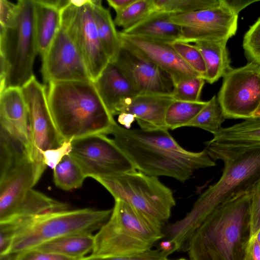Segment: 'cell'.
I'll list each match as a JSON object with an SVG mask.
<instances>
[{"instance_id": "cell-1", "label": "cell", "mask_w": 260, "mask_h": 260, "mask_svg": "<svg viewBox=\"0 0 260 260\" xmlns=\"http://www.w3.org/2000/svg\"><path fill=\"white\" fill-rule=\"evenodd\" d=\"M109 135L135 169L149 176L183 182L196 170L216 165L205 149L198 152L185 150L168 129H127L116 122Z\"/></svg>"}, {"instance_id": "cell-2", "label": "cell", "mask_w": 260, "mask_h": 260, "mask_svg": "<svg viewBox=\"0 0 260 260\" xmlns=\"http://www.w3.org/2000/svg\"><path fill=\"white\" fill-rule=\"evenodd\" d=\"M214 160L224 162L219 180L205 191L186 216L175 223L178 233L190 238L196 230L218 206L239 196L251 192L260 180V146L225 148L205 144Z\"/></svg>"}, {"instance_id": "cell-3", "label": "cell", "mask_w": 260, "mask_h": 260, "mask_svg": "<svg viewBox=\"0 0 260 260\" xmlns=\"http://www.w3.org/2000/svg\"><path fill=\"white\" fill-rule=\"evenodd\" d=\"M47 98L53 121L64 141L107 136L116 123L92 81L51 82Z\"/></svg>"}, {"instance_id": "cell-4", "label": "cell", "mask_w": 260, "mask_h": 260, "mask_svg": "<svg viewBox=\"0 0 260 260\" xmlns=\"http://www.w3.org/2000/svg\"><path fill=\"white\" fill-rule=\"evenodd\" d=\"M251 196L226 202L207 216L189 242L190 260H243L250 239Z\"/></svg>"}, {"instance_id": "cell-5", "label": "cell", "mask_w": 260, "mask_h": 260, "mask_svg": "<svg viewBox=\"0 0 260 260\" xmlns=\"http://www.w3.org/2000/svg\"><path fill=\"white\" fill-rule=\"evenodd\" d=\"M164 226L120 200H115L112 213L94 235L92 255L131 257L151 249L165 236Z\"/></svg>"}, {"instance_id": "cell-6", "label": "cell", "mask_w": 260, "mask_h": 260, "mask_svg": "<svg viewBox=\"0 0 260 260\" xmlns=\"http://www.w3.org/2000/svg\"><path fill=\"white\" fill-rule=\"evenodd\" d=\"M112 212V209H68L13 221L15 224V231L8 255L32 249L56 238L92 234L106 222Z\"/></svg>"}, {"instance_id": "cell-7", "label": "cell", "mask_w": 260, "mask_h": 260, "mask_svg": "<svg viewBox=\"0 0 260 260\" xmlns=\"http://www.w3.org/2000/svg\"><path fill=\"white\" fill-rule=\"evenodd\" d=\"M17 6L15 21L0 31V60L6 67V88L22 87L34 76L33 63L38 53L34 2L20 0Z\"/></svg>"}, {"instance_id": "cell-8", "label": "cell", "mask_w": 260, "mask_h": 260, "mask_svg": "<svg viewBox=\"0 0 260 260\" xmlns=\"http://www.w3.org/2000/svg\"><path fill=\"white\" fill-rule=\"evenodd\" d=\"M95 180L114 197L165 226L176 202L172 191L157 177L137 170Z\"/></svg>"}, {"instance_id": "cell-9", "label": "cell", "mask_w": 260, "mask_h": 260, "mask_svg": "<svg viewBox=\"0 0 260 260\" xmlns=\"http://www.w3.org/2000/svg\"><path fill=\"white\" fill-rule=\"evenodd\" d=\"M21 88L28 113L31 159L35 166L38 182L47 167L44 162L43 152L58 147L64 141L53 121L45 86L33 76Z\"/></svg>"}, {"instance_id": "cell-10", "label": "cell", "mask_w": 260, "mask_h": 260, "mask_svg": "<svg viewBox=\"0 0 260 260\" xmlns=\"http://www.w3.org/2000/svg\"><path fill=\"white\" fill-rule=\"evenodd\" d=\"M70 155L86 178L94 179L137 170L129 159L106 135L96 134L74 139Z\"/></svg>"}, {"instance_id": "cell-11", "label": "cell", "mask_w": 260, "mask_h": 260, "mask_svg": "<svg viewBox=\"0 0 260 260\" xmlns=\"http://www.w3.org/2000/svg\"><path fill=\"white\" fill-rule=\"evenodd\" d=\"M217 98L225 119L252 117L260 105V65L249 62L232 68L223 77Z\"/></svg>"}, {"instance_id": "cell-12", "label": "cell", "mask_w": 260, "mask_h": 260, "mask_svg": "<svg viewBox=\"0 0 260 260\" xmlns=\"http://www.w3.org/2000/svg\"><path fill=\"white\" fill-rule=\"evenodd\" d=\"M92 1L81 7L69 4L61 12V24L82 54L93 82L110 62L101 44L92 15Z\"/></svg>"}, {"instance_id": "cell-13", "label": "cell", "mask_w": 260, "mask_h": 260, "mask_svg": "<svg viewBox=\"0 0 260 260\" xmlns=\"http://www.w3.org/2000/svg\"><path fill=\"white\" fill-rule=\"evenodd\" d=\"M238 15L222 0L219 6L185 14H173L170 21L183 29L181 42L229 40L237 30Z\"/></svg>"}, {"instance_id": "cell-14", "label": "cell", "mask_w": 260, "mask_h": 260, "mask_svg": "<svg viewBox=\"0 0 260 260\" xmlns=\"http://www.w3.org/2000/svg\"><path fill=\"white\" fill-rule=\"evenodd\" d=\"M42 73L49 83L92 81L85 60L66 27L61 26L42 58Z\"/></svg>"}, {"instance_id": "cell-15", "label": "cell", "mask_w": 260, "mask_h": 260, "mask_svg": "<svg viewBox=\"0 0 260 260\" xmlns=\"http://www.w3.org/2000/svg\"><path fill=\"white\" fill-rule=\"evenodd\" d=\"M113 62L131 81L139 94L171 95L174 84L170 76L157 66L122 45Z\"/></svg>"}, {"instance_id": "cell-16", "label": "cell", "mask_w": 260, "mask_h": 260, "mask_svg": "<svg viewBox=\"0 0 260 260\" xmlns=\"http://www.w3.org/2000/svg\"><path fill=\"white\" fill-rule=\"evenodd\" d=\"M123 46L159 67L171 78L174 85L190 78L201 77L169 45L118 32Z\"/></svg>"}, {"instance_id": "cell-17", "label": "cell", "mask_w": 260, "mask_h": 260, "mask_svg": "<svg viewBox=\"0 0 260 260\" xmlns=\"http://www.w3.org/2000/svg\"><path fill=\"white\" fill-rule=\"evenodd\" d=\"M37 183L35 166L30 158L0 178V222L11 219L28 190Z\"/></svg>"}, {"instance_id": "cell-18", "label": "cell", "mask_w": 260, "mask_h": 260, "mask_svg": "<svg viewBox=\"0 0 260 260\" xmlns=\"http://www.w3.org/2000/svg\"><path fill=\"white\" fill-rule=\"evenodd\" d=\"M1 128L20 142L31 158L28 113L21 87H8L1 92Z\"/></svg>"}, {"instance_id": "cell-19", "label": "cell", "mask_w": 260, "mask_h": 260, "mask_svg": "<svg viewBox=\"0 0 260 260\" xmlns=\"http://www.w3.org/2000/svg\"><path fill=\"white\" fill-rule=\"evenodd\" d=\"M93 82L113 116L119 115L120 109L127 101L139 94L131 81L114 62H110Z\"/></svg>"}, {"instance_id": "cell-20", "label": "cell", "mask_w": 260, "mask_h": 260, "mask_svg": "<svg viewBox=\"0 0 260 260\" xmlns=\"http://www.w3.org/2000/svg\"><path fill=\"white\" fill-rule=\"evenodd\" d=\"M174 101L171 95L139 94L127 101L121 107L119 115L122 113L133 115L140 128L144 130L168 129L165 114Z\"/></svg>"}, {"instance_id": "cell-21", "label": "cell", "mask_w": 260, "mask_h": 260, "mask_svg": "<svg viewBox=\"0 0 260 260\" xmlns=\"http://www.w3.org/2000/svg\"><path fill=\"white\" fill-rule=\"evenodd\" d=\"M35 34L38 53L44 57L61 24L62 9L69 1H33Z\"/></svg>"}, {"instance_id": "cell-22", "label": "cell", "mask_w": 260, "mask_h": 260, "mask_svg": "<svg viewBox=\"0 0 260 260\" xmlns=\"http://www.w3.org/2000/svg\"><path fill=\"white\" fill-rule=\"evenodd\" d=\"M173 14L165 11H154L137 23L121 31L126 35L169 45L181 41L183 29L170 21V17Z\"/></svg>"}, {"instance_id": "cell-23", "label": "cell", "mask_w": 260, "mask_h": 260, "mask_svg": "<svg viewBox=\"0 0 260 260\" xmlns=\"http://www.w3.org/2000/svg\"><path fill=\"white\" fill-rule=\"evenodd\" d=\"M205 144L225 148L260 146V118L251 117L233 125L221 127Z\"/></svg>"}, {"instance_id": "cell-24", "label": "cell", "mask_w": 260, "mask_h": 260, "mask_svg": "<svg viewBox=\"0 0 260 260\" xmlns=\"http://www.w3.org/2000/svg\"><path fill=\"white\" fill-rule=\"evenodd\" d=\"M228 40L201 41L193 45L201 53L206 69L205 80L213 84L232 69L226 48Z\"/></svg>"}, {"instance_id": "cell-25", "label": "cell", "mask_w": 260, "mask_h": 260, "mask_svg": "<svg viewBox=\"0 0 260 260\" xmlns=\"http://www.w3.org/2000/svg\"><path fill=\"white\" fill-rule=\"evenodd\" d=\"M94 245L92 234H78L56 238L32 248L81 259L91 252Z\"/></svg>"}, {"instance_id": "cell-26", "label": "cell", "mask_w": 260, "mask_h": 260, "mask_svg": "<svg viewBox=\"0 0 260 260\" xmlns=\"http://www.w3.org/2000/svg\"><path fill=\"white\" fill-rule=\"evenodd\" d=\"M101 3V1H92L93 18L104 51L110 62H113L117 58L122 44L110 11Z\"/></svg>"}, {"instance_id": "cell-27", "label": "cell", "mask_w": 260, "mask_h": 260, "mask_svg": "<svg viewBox=\"0 0 260 260\" xmlns=\"http://www.w3.org/2000/svg\"><path fill=\"white\" fill-rule=\"evenodd\" d=\"M69 208L67 204L55 200L31 188L16 209L11 219L7 222L66 210Z\"/></svg>"}, {"instance_id": "cell-28", "label": "cell", "mask_w": 260, "mask_h": 260, "mask_svg": "<svg viewBox=\"0 0 260 260\" xmlns=\"http://www.w3.org/2000/svg\"><path fill=\"white\" fill-rule=\"evenodd\" d=\"M0 134V177H2L24 160L31 158L28 151L20 142L1 128Z\"/></svg>"}, {"instance_id": "cell-29", "label": "cell", "mask_w": 260, "mask_h": 260, "mask_svg": "<svg viewBox=\"0 0 260 260\" xmlns=\"http://www.w3.org/2000/svg\"><path fill=\"white\" fill-rule=\"evenodd\" d=\"M207 101L188 102L175 100L168 108L165 117L168 129H174L192 120L207 104Z\"/></svg>"}, {"instance_id": "cell-30", "label": "cell", "mask_w": 260, "mask_h": 260, "mask_svg": "<svg viewBox=\"0 0 260 260\" xmlns=\"http://www.w3.org/2000/svg\"><path fill=\"white\" fill-rule=\"evenodd\" d=\"M53 171L55 185L64 190L81 187L86 178L79 165L70 155L65 156Z\"/></svg>"}, {"instance_id": "cell-31", "label": "cell", "mask_w": 260, "mask_h": 260, "mask_svg": "<svg viewBox=\"0 0 260 260\" xmlns=\"http://www.w3.org/2000/svg\"><path fill=\"white\" fill-rule=\"evenodd\" d=\"M225 119L217 98L215 95L200 111L198 115L185 126H193L207 131L213 135L222 127Z\"/></svg>"}, {"instance_id": "cell-32", "label": "cell", "mask_w": 260, "mask_h": 260, "mask_svg": "<svg viewBox=\"0 0 260 260\" xmlns=\"http://www.w3.org/2000/svg\"><path fill=\"white\" fill-rule=\"evenodd\" d=\"M153 3L155 11L179 14L216 7L220 0H153Z\"/></svg>"}, {"instance_id": "cell-33", "label": "cell", "mask_w": 260, "mask_h": 260, "mask_svg": "<svg viewBox=\"0 0 260 260\" xmlns=\"http://www.w3.org/2000/svg\"><path fill=\"white\" fill-rule=\"evenodd\" d=\"M155 11L153 0H135L121 12L116 14L115 25L126 29Z\"/></svg>"}, {"instance_id": "cell-34", "label": "cell", "mask_w": 260, "mask_h": 260, "mask_svg": "<svg viewBox=\"0 0 260 260\" xmlns=\"http://www.w3.org/2000/svg\"><path fill=\"white\" fill-rule=\"evenodd\" d=\"M180 57L205 80L206 69L200 51L193 45L181 41L169 44Z\"/></svg>"}, {"instance_id": "cell-35", "label": "cell", "mask_w": 260, "mask_h": 260, "mask_svg": "<svg viewBox=\"0 0 260 260\" xmlns=\"http://www.w3.org/2000/svg\"><path fill=\"white\" fill-rule=\"evenodd\" d=\"M205 82L200 76L181 81L174 85L171 96L177 101H200Z\"/></svg>"}, {"instance_id": "cell-36", "label": "cell", "mask_w": 260, "mask_h": 260, "mask_svg": "<svg viewBox=\"0 0 260 260\" xmlns=\"http://www.w3.org/2000/svg\"><path fill=\"white\" fill-rule=\"evenodd\" d=\"M243 47L249 62L260 65V17L245 34Z\"/></svg>"}, {"instance_id": "cell-37", "label": "cell", "mask_w": 260, "mask_h": 260, "mask_svg": "<svg viewBox=\"0 0 260 260\" xmlns=\"http://www.w3.org/2000/svg\"><path fill=\"white\" fill-rule=\"evenodd\" d=\"M170 254L159 248L149 251L142 254L131 257H108L90 254L79 260H169Z\"/></svg>"}, {"instance_id": "cell-38", "label": "cell", "mask_w": 260, "mask_h": 260, "mask_svg": "<svg viewBox=\"0 0 260 260\" xmlns=\"http://www.w3.org/2000/svg\"><path fill=\"white\" fill-rule=\"evenodd\" d=\"M250 238L260 229V180L251 192Z\"/></svg>"}, {"instance_id": "cell-39", "label": "cell", "mask_w": 260, "mask_h": 260, "mask_svg": "<svg viewBox=\"0 0 260 260\" xmlns=\"http://www.w3.org/2000/svg\"><path fill=\"white\" fill-rule=\"evenodd\" d=\"M73 140L64 141L58 147L44 151L43 156L45 165L54 169L65 156L70 155Z\"/></svg>"}, {"instance_id": "cell-40", "label": "cell", "mask_w": 260, "mask_h": 260, "mask_svg": "<svg viewBox=\"0 0 260 260\" xmlns=\"http://www.w3.org/2000/svg\"><path fill=\"white\" fill-rule=\"evenodd\" d=\"M13 255L14 256L12 260H79L61 254L35 249H28Z\"/></svg>"}, {"instance_id": "cell-41", "label": "cell", "mask_w": 260, "mask_h": 260, "mask_svg": "<svg viewBox=\"0 0 260 260\" xmlns=\"http://www.w3.org/2000/svg\"><path fill=\"white\" fill-rule=\"evenodd\" d=\"M15 224L13 221L0 222L1 257L8 255L14 239Z\"/></svg>"}, {"instance_id": "cell-42", "label": "cell", "mask_w": 260, "mask_h": 260, "mask_svg": "<svg viewBox=\"0 0 260 260\" xmlns=\"http://www.w3.org/2000/svg\"><path fill=\"white\" fill-rule=\"evenodd\" d=\"M0 6L1 30H4L15 21L17 6L6 0H1Z\"/></svg>"}, {"instance_id": "cell-43", "label": "cell", "mask_w": 260, "mask_h": 260, "mask_svg": "<svg viewBox=\"0 0 260 260\" xmlns=\"http://www.w3.org/2000/svg\"><path fill=\"white\" fill-rule=\"evenodd\" d=\"M243 260H260V245L256 235L248 241Z\"/></svg>"}, {"instance_id": "cell-44", "label": "cell", "mask_w": 260, "mask_h": 260, "mask_svg": "<svg viewBox=\"0 0 260 260\" xmlns=\"http://www.w3.org/2000/svg\"><path fill=\"white\" fill-rule=\"evenodd\" d=\"M223 2L230 9L236 14L238 15L240 12L249 6L256 2V0H222Z\"/></svg>"}, {"instance_id": "cell-45", "label": "cell", "mask_w": 260, "mask_h": 260, "mask_svg": "<svg viewBox=\"0 0 260 260\" xmlns=\"http://www.w3.org/2000/svg\"><path fill=\"white\" fill-rule=\"evenodd\" d=\"M135 0H107L109 5L116 12L119 13L126 9L135 2Z\"/></svg>"}, {"instance_id": "cell-46", "label": "cell", "mask_w": 260, "mask_h": 260, "mask_svg": "<svg viewBox=\"0 0 260 260\" xmlns=\"http://www.w3.org/2000/svg\"><path fill=\"white\" fill-rule=\"evenodd\" d=\"M136 120L135 116L129 113H122L118 115V121L126 128L130 129L132 124Z\"/></svg>"}, {"instance_id": "cell-47", "label": "cell", "mask_w": 260, "mask_h": 260, "mask_svg": "<svg viewBox=\"0 0 260 260\" xmlns=\"http://www.w3.org/2000/svg\"><path fill=\"white\" fill-rule=\"evenodd\" d=\"M159 248L170 254V255L174 252L173 244L169 240L161 242L159 244Z\"/></svg>"}, {"instance_id": "cell-48", "label": "cell", "mask_w": 260, "mask_h": 260, "mask_svg": "<svg viewBox=\"0 0 260 260\" xmlns=\"http://www.w3.org/2000/svg\"><path fill=\"white\" fill-rule=\"evenodd\" d=\"M91 1V0H79V1L70 0V3L76 7H81L90 3Z\"/></svg>"}, {"instance_id": "cell-49", "label": "cell", "mask_w": 260, "mask_h": 260, "mask_svg": "<svg viewBox=\"0 0 260 260\" xmlns=\"http://www.w3.org/2000/svg\"><path fill=\"white\" fill-rule=\"evenodd\" d=\"M252 117L260 118V105Z\"/></svg>"}, {"instance_id": "cell-50", "label": "cell", "mask_w": 260, "mask_h": 260, "mask_svg": "<svg viewBox=\"0 0 260 260\" xmlns=\"http://www.w3.org/2000/svg\"><path fill=\"white\" fill-rule=\"evenodd\" d=\"M257 241L260 245V229L258 232L256 234Z\"/></svg>"}, {"instance_id": "cell-51", "label": "cell", "mask_w": 260, "mask_h": 260, "mask_svg": "<svg viewBox=\"0 0 260 260\" xmlns=\"http://www.w3.org/2000/svg\"><path fill=\"white\" fill-rule=\"evenodd\" d=\"M175 260H187V259L184 258H181L175 259Z\"/></svg>"}]
</instances>
